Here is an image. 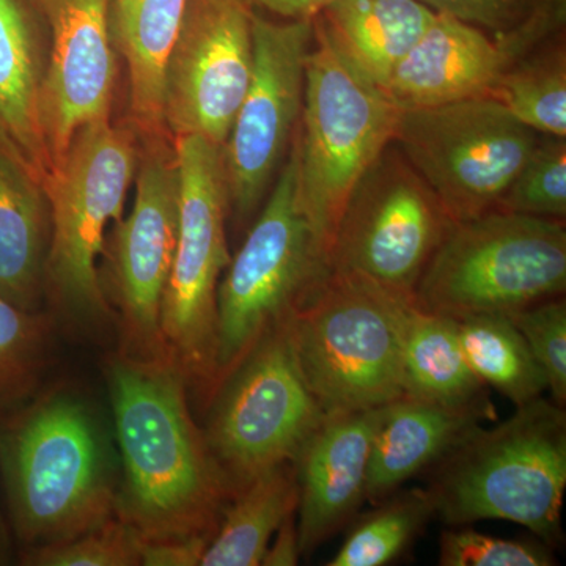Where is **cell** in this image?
Here are the masks:
<instances>
[{
    "instance_id": "obj_1",
    "label": "cell",
    "mask_w": 566,
    "mask_h": 566,
    "mask_svg": "<svg viewBox=\"0 0 566 566\" xmlns=\"http://www.w3.org/2000/svg\"><path fill=\"white\" fill-rule=\"evenodd\" d=\"M185 379L169 359L122 356L107 368L123 469L115 512L144 542L214 535L232 499Z\"/></svg>"
},
{
    "instance_id": "obj_2",
    "label": "cell",
    "mask_w": 566,
    "mask_h": 566,
    "mask_svg": "<svg viewBox=\"0 0 566 566\" xmlns=\"http://www.w3.org/2000/svg\"><path fill=\"white\" fill-rule=\"evenodd\" d=\"M0 482L24 547L85 534L117 509L109 439L76 394L32 395L0 416Z\"/></svg>"
},
{
    "instance_id": "obj_3",
    "label": "cell",
    "mask_w": 566,
    "mask_h": 566,
    "mask_svg": "<svg viewBox=\"0 0 566 566\" xmlns=\"http://www.w3.org/2000/svg\"><path fill=\"white\" fill-rule=\"evenodd\" d=\"M427 490L450 527L497 520L547 546L564 542L566 412L539 397L494 428H476L434 468Z\"/></svg>"
},
{
    "instance_id": "obj_4",
    "label": "cell",
    "mask_w": 566,
    "mask_h": 566,
    "mask_svg": "<svg viewBox=\"0 0 566 566\" xmlns=\"http://www.w3.org/2000/svg\"><path fill=\"white\" fill-rule=\"evenodd\" d=\"M398 115L400 107L354 69L315 18L297 126L301 202L329 263L346 205L392 144Z\"/></svg>"
},
{
    "instance_id": "obj_5",
    "label": "cell",
    "mask_w": 566,
    "mask_h": 566,
    "mask_svg": "<svg viewBox=\"0 0 566 566\" xmlns=\"http://www.w3.org/2000/svg\"><path fill=\"white\" fill-rule=\"evenodd\" d=\"M412 304L363 275L331 271L293 312L297 363L326 415L405 397L401 342Z\"/></svg>"
},
{
    "instance_id": "obj_6",
    "label": "cell",
    "mask_w": 566,
    "mask_h": 566,
    "mask_svg": "<svg viewBox=\"0 0 566 566\" xmlns=\"http://www.w3.org/2000/svg\"><path fill=\"white\" fill-rule=\"evenodd\" d=\"M331 271L301 202L296 129L262 212L219 282L214 394L260 338L289 318Z\"/></svg>"
},
{
    "instance_id": "obj_7",
    "label": "cell",
    "mask_w": 566,
    "mask_h": 566,
    "mask_svg": "<svg viewBox=\"0 0 566 566\" xmlns=\"http://www.w3.org/2000/svg\"><path fill=\"white\" fill-rule=\"evenodd\" d=\"M565 290L564 221L493 210L453 223L417 283L415 305L460 322L510 315Z\"/></svg>"
},
{
    "instance_id": "obj_8",
    "label": "cell",
    "mask_w": 566,
    "mask_h": 566,
    "mask_svg": "<svg viewBox=\"0 0 566 566\" xmlns=\"http://www.w3.org/2000/svg\"><path fill=\"white\" fill-rule=\"evenodd\" d=\"M137 164L133 133L111 120L95 122L76 133L44 186L51 211L44 281L77 322L109 315L98 259L111 223L122 221Z\"/></svg>"
},
{
    "instance_id": "obj_9",
    "label": "cell",
    "mask_w": 566,
    "mask_h": 566,
    "mask_svg": "<svg viewBox=\"0 0 566 566\" xmlns=\"http://www.w3.org/2000/svg\"><path fill=\"white\" fill-rule=\"evenodd\" d=\"M180 181L178 238L164 292L161 335L167 357L185 374L216 389V303L232 255L227 243L222 147L199 136L174 139Z\"/></svg>"
},
{
    "instance_id": "obj_10",
    "label": "cell",
    "mask_w": 566,
    "mask_h": 566,
    "mask_svg": "<svg viewBox=\"0 0 566 566\" xmlns=\"http://www.w3.org/2000/svg\"><path fill=\"white\" fill-rule=\"evenodd\" d=\"M290 316L216 390L205 438L232 497L264 472L296 461L326 417L297 363Z\"/></svg>"
},
{
    "instance_id": "obj_11",
    "label": "cell",
    "mask_w": 566,
    "mask_h": 566,
    "mask_svg": "<svg viewBox=\"0 0 566 566\" xmlns=\"http://www.w3.org/2000/svg\"><path fill=\"white\" fill-rule=\"evenodd\" d=\"M538 133L490 96L400 109L395 145L453 222L497 210Z\"/></svg>"
},
{
    "instance_id": "obj_12",
    "label": "cell",
    "mask_w": 566,
    "mask_h": 566,
    "mask_svg": "<svg viewBox=\"0 0 566 566\" xmlns=\"http://www.w3.org/2000/svg\"><path fill=\"white\" fill-rule=\"evenodd\" d=\"M453 223L392 142L346 205L331 268L363 275L415 303L417 283Z\"/></svg>"
},
{
    "instance_id": "obj_13",
    "label": "cell",
    "mask_w": 566,
    "mask_h": 566,
    "mask_svg": "<svg viewBox=\"0 0 566 566\" xmlns=\"http://www.w3.org/2000/svg\"><path fill=\"white\" fill-rule=\"evenodd\" d=\"M251 82L222 147L229 210L248 221L285 163L303 112L314 20L252 14Z\"/></svg>"
},
{
    "instance_id": "obj_14",
    "label": "cell",
    "mask_w": 566,
    "mask_h": 566,
    "mask_svg": "<svg viewBox=\"0 0 566 566\" xmlns=\"http://www.w3.org/2000/svg\"><path fill=\"white\" fill-rule=\"evenodd\" d=\"M251 7L188 0L164 74V132L223 147L251 82Z\"/></svg>"
},
{
    "instance_id": "obj_15",
    "label": "cell",
    "mask_w": 566,
    "mask_h": 566,
    "mask_svg": "<svg viewBox=\"0 0 566 566\" xmlns=\"http://www.w3.org/2000/svg\"><path fill=\"white\" fill-rule=\"evenodd\" d=\"M564 20L565 0H536L516 25L493 35L436 13L382 91L400 109L488 96L506 71L553 39Z\"/></svg>"
},
{
    "instance_id": "obj_16",
    "label": "cell",
    "mask_w": 566,
    "mask_h": 566,
    "mask_svg": "<svg viewBox=\"0 0 566 566\" xmlns=\"http://www.w3.org/2000/svg\"><path fill=\"white\" fill-rule=\"evenodd\" d=\"M134 180L133 210L115 233V277L128 356L169 359L161 308L178 238L180 181L175 151L153 145L137 164Z\"/></svg>"
},
{
    "instance_id": "obj_17",
    "label": "cell",
    "mask_w": 566,
    "mask_h": 566,
    "mask_svg": "<svg viewBox=\"0 0 566 566\" xmlns=\"http://www.w3.org/2000/svg\"><path fill=\"white\" fill-rule=\"evenodd\" d=\"M48 29L41 126L52 167L91 123L111 120L115 62L111 0H36Z\"/></svg>"
},
{
    "instance_id": "obj_18",
    "label": "cell",
    "mask_w": 566,
    "mask_h": 566,
    "mask_svg": "<svg viewBox=\"0 0 566 566\" xmlns=\"http://www.w3.org/2000/svg\"><path fill=\"white\" fill-rule=\"evenodd\" d=\"M382 408L331 412L296 458L301 556L348 526L367 501L371 446Z\"/></svg>"
},
{
    "instance_id": "obj_19",
    "label": "cell",
    "mask_w": 566,
    "mask_h": 566,
    "mask_svg": "<svg viewBox=\"0 0 566 566\" xmlns=\"http://www.w3.org/2000/svg\"><path fill=\"white\" fill-rule=\"evenodd\" d=\"M48 29L36 0H0V144L41 185L52 172L41 126Z\"/></svg>"
},
{
    "instance_id": "obj_20",
    "label": "cell",
    "mask_w": 566,
    "mask_h": 566,
    "mask_svg": "<svg viewBox=\"0 0 566 566\" xmlns=\"http://www.w3.org/2000/svg\"><path fill=\"white\" fill-rule=\"evenodd\" d=\"M483 420H495V411L450 408L411 397L386 405L371 446L367 501L378 504L412 476L430 471Z\"/></svg>"
},
{
    "instance_id": "obj_21",
    "label": "cell",
    "mask_w": 566,
    "mask_h": 566,
    "mask_svg": "<svg viewBox=\"0 0 566 566\" xmlns=\"http://www.w3.org/2000/svg\"><path fill=\"white\" fill-rule=\"evenodd\" d=\"M51 243L46 191L0 144V294L36 311Z\"/></svg>"
},
{
    "instance_id": "obj_22",
    "label": "cell",
    "mask_w": 566,
    "mask_h": 566,
    "mask_svg": "<svg viewBox=\"0 0 566 566\" xmlns=\"http://www.w3.org/2000/svg\"><path fill=\"white\" fill-rule=\"evenodd\" d=\"M434 17L419 0H334L316 18L354 69L385 88Z\"/></svg>"
},
{
    "instance_id": "obj_23",
    "label": "cell",
    "mask_w": 566,
    "mask_h": 566,
    "mask_svg": "<svg viewBox=\"0 0 566 566\" xmlns=\"http://www.w3.org/2000/svg\"><path fill=\"white\" fill-rule=\"evenodd\" d=\"M188 0H111L109 22L115 50L129 76V107L140 129L164 132V74Z\"/></svg>"
},
{
    "instance_id": "obj_24",
    "label": "cell",
    "mask_w": 566,
    "mask_h": 566,
    "mask_svg": "<svg viewBox=\"0 0 566 566\" xmlns=\"http://www.w3.org/2000/svg\"><path fill=\"white\" fill-rule=\"evenodd\" d=\"M405 397L450 408L495 411L461 348L457 322L428 314L415 304L405 316L401 342Z\"/></svg>"
},
{
    "instance_id": "obj_25",
    "label": "cell",
    "mask_w": 566,
    "mask_h": 566,
    "mask_svg": "<svg viewBox=\"0 0 566 566\" xmlns=\"http://www.w3.org/2000/svg\"><path fill=\"white\" fill-rule=\"evenodd\" d=\"M300 504L296 461L256 476L223 506L200 566H259L277 528Z\"/></svg>"
},
{
    "instance_id": "obj_26",
    "label": "cell",
    "mask_w": 566,
    "mask_h": 566,
    "mask_svg": "<svg viewBox=\"0 0 566 566\" xmlns=\"http://www.w3.org/2000/svg\"><path fill=\"white\" fill-rule=\"evenodd\" d=\"M458 338L476 378L513 405L543 397L547 382L515 324L506 315L469 316L457 322Z\"/></svg>"
},
{
    "instance_id": "obj_27",
    "label": "cell",
    "mask_w": 566,
    "mask_h": 566,
    "mask_svg": "<svg viewBox=\"0 0 566 566\" xmlns=\"http://www.w3.org/2000/svg\"><path fill=\"white\" fill-rule=\"evenodd\" d=\"M376 509L352 521L345 542L329 566H385L403 556L433 517L427 488L398 490Z\"/></svg>"
},
{
    "instance_id": "obj_28",
    "label": "cell",
    "mask_w": 566,
    "mask_h": 566,
    "mask_svg": "<svg viewBox=\"0 0 566 566\" xmlns=\"http://www.w3.org/2000/svg\"><path fill=\"white\" fill-rule=\"evenodd\" d=\"M488 96L535 133L566 137L565 44L546 43L526 55Z\"/></svg>"
},
{
    "instance_id": "obj_29",
    "label": "cell",
    "mask_w": 566,
    "mask_h": 566,
    "mask_svg": "<svg viewBox=\"0 0 566 566\" xmlns=\"http://www.w3.org/2000/svg\"><path fill=\"white\" fill-rule=\"evenodd\" d=\"M48 322L0 294V416L35 395L48 359Z\"/></svg>"
},
{
    "instance_id": "obj_30",
    "label": "cell",
    "mask_w": 566,
    "mask_h": 566,
    "mask_svg": "<svg viewBox=\"0 0 566 566\" xmlns=\"http://www.w3.org/2000/svg\"><path fill=\"white\" fill-rule=\"evenodd\" d=\"M497 210L535 218L565 221L566 139H539L515 180L509 186Z\"/></svg>"
},
{
    "instance_id": "obj_31",
    "label": "cell",
    "mask_w": 566,
    "mask_h": 566,
    "mask_svg": "<svg viewBox=\"0 0 566 566\" xmlns=\"http://www.w3.org/2000/svg\"><path fill=\"white\" fill-rule=\"evenodd\" d=\"M144 539L118 517L54 545L25 547L22 564L33 566H136Z\"/></svg>"
},
{
    "instance_id": "obj_32",
    "label": "cell",
    "mask_w": 566,
    "mask_h": 566,
    "mask_svg": "<svg viewBox=\"0 0 566 566\" xmlns=\"http://www.w3.org/2000/svg\"><path fill=\"white\" fill-rule=\"evenodd\" d=\"M542 368L553 401L566 405V304L562 296L551 297L506 315Z\"/></svg>"
},
{
    "instance_id": "obj_33",
    "label": "cell",
    "mask_w": 566,
    "mask_h": 566,
    "mask_svg": "<svg viewBox=\"0 0 566 566\" xmlns=\"http://www.w3.org/2000/svg\"><path fill=\"white\" fill-rule=\"evenodd\" d=\"M442 566H553V547L539 538L505 539L480 534L471 527L442 532L439 543Z\"/></svg>"
},
{
    "instance_id": "obj_34",
    "label": "cell",
    "mask_w": 566,
    "mask_h": 566,
    "mask_svg": "<svg viewBox=\"0 0 566 566\" xmlns=\"http://www.w3.org/2000/svg\"><path fill=\"white\" fill-rule=\"evenodd\" d=\"M436 13L490 32H504L534 9L535 0H419Z\"/></svg>"
},
{
    "instance_id": "obj_35",
    "label": "cell",
    "mask_w": 566,
    "mask_h": 566,
    "mask_svg": "<svg viewBox=\"0 0 566 566\" xmlns=\"http://www.w3.org/2000/svg\"><path fill=\"white\" fill-rule=\"evenodd\" d=\"M208 534L186 536V538L144 542L140 565L144 566H200L205 551L210 545Z\"/></svg>"
},
{
    "instance_id": "obj_36",
    "label": "cell",
    "mask_w": 566,
    "mask_h": 566,
    "mask_svg": "<svg viewBox=\"0 0 566 566\" xmlns=\"http://www.w3.org/2000/svg\"><path fill=\"white\" fill-rule=\"evenodd\" d=\"M259 13H273L285 21L315 20L334 0H243Z\"/></svg>"
},
{
    "instance_id": "obj_37",
    "label": "cell",
    "mask_w": 566,
    "mask_h": 566,
    "mask_svg": "<svg viewBox=\"0 0 566 566\" xmlns=\"http://www.w3.org/2000/svg\"><path fill=\"white\" fill-rule=\"evenodd\" d=\"M300 535H297L296 515L286 517L275 532L266 553L263 566H294L300 564Z\"/></svg>"
},
{
    "instance_id": "obj_38",
    "label": "cell",
    "mask_w": 566,
    "mask_h": 566,
    "mask_svg": "<svg viewBox=\"0 0 566 566\" xmlns=\"http://www.w3.org/2000/svg\"><path fill=\"white\" fill-rule=\"evenodd\" d=\"M2 542H3V535H2V523H0V556H2Z\"/></svg>"
}]
</instances>
